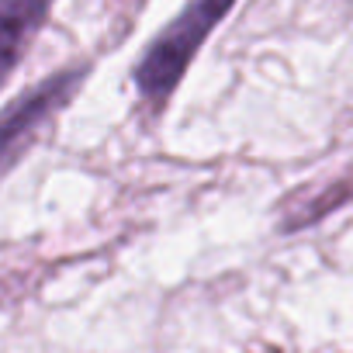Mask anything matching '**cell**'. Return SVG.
Masks as SVG:
<instances>
[{
    "instance_id": "cell-1",
    "label": "cell",
    "mask_w": 353,
    "mask_h": 353,
    "mask_svg": "<svg viewBox=\"0 0 353 353\" xmlns=\"http://www.w3.org/2000/svg\"><path fill=\"white\" fill-rule=\"evenodd\" d=\"M236 8V0H188L176 14L142 52L139 66L132 70V83L139 97L163 111L173 90L181 87L184 73L191 70L201 46L212 39V32L225 21V14Z\"/></svg>"
},
{
    "instance_id": "cell-2",
    "label": "cell",
    "mask_w": 353,
    "mask_h": 353,
    "mask_svg": "<svg viewBox=\"0 0 353 353\" xmlns=\"http://www.w3.org/2000/svg\"><path fill=\"white\" fill-rule=\"evenodd\" d=\"M83 77L87 66H66L59 73H49L0 111V176L14 170V163L35 145L42 128L73 101V94L83 87Z\"/></svg>"
},
{
    "instance_id": "cell-3",
    "label": "cell",
    "mask_w": 353,
    "mask_h": 353,
    "mask_svg": "<svg viewBox=\"0 0 353 353\" xmlns=\"http://www.w3.org/2000/svg\"><path fill=\"white\" fill-rule=\"evenodd\" d=\"M52 0H0V87L11 80L28 46L42 32Z\"/></svg>"
}]
</instances>
